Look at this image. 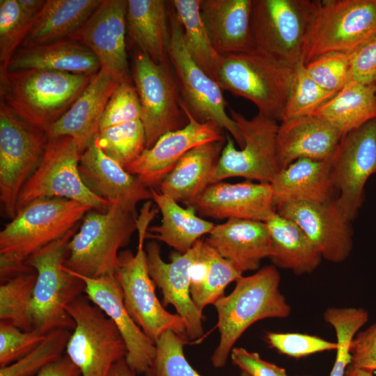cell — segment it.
Instances as JSON below:
<instances>
[{
  "mask_svg": "<svg viewBox=\"0 0 376 376\" xmlns=\"http://www.w3.org/2000/svg\"><path fill=\"white\" fill-rule=\"evenodd\" d=\"M36 281L34 269L1 283L0 320L22 331L33 330L31 304Z\"/></svg>",
  "mask_w": 376,
  "mask_h": 376,
  "instance_id": "cell-37",
  "label": "cell"
},
{
  "mask_svg": "<svg viewBox=\"0 0 376 376\" xmlns=\"http://www.w3.org/2000/svg\"><path fill=\"white\" fill-rule=\"evenodd\" d=\"M201 251L207 260V268L203 281L190 288L191 299L196 308L203 313L208 304H214L224 295L229 283L242 276L228 260L221 257L214 249L203 241Z\"/></svg>",
  "mask_w": 376,
  "mask_h": 376,
  "instance_id": "cell-39",
  "label": "cell"
},
{
  "mask_svg": "<svg viewBox=\"0 0 376 376\" xmlns=\"http://www.w3.org/2000/svg\"><path fill=\"white\" fill-rule=\"evenodd\" d=\"M66 311L75 323L66 354L81 376H109L113 366L127 354L116 325L86 296L73 300L66 306Z\"/></svg>",
  "mask_w": 376,
  "mask_h": 376,
  "instance_id": "cell-12",
  "label": "cell"
},
{
  "mask_svg": "<svg viewBox=\"0 0 376 376\" xmlns=\"http://www.w3.org/2000/svg\"><path fill=\"white\" fill-rule=\"evenodd\" d=\"M204 241L242 273L258 269L272 250L266 223L250 219H230L215 224Z\"/></svg>",
  "mask_w": 376,
  "mask_h": 376,
  "instance_id": "cell-24",
  "label": "cell"
},
{
  "mask_svg": "<svg viewBox=\"0 0 376 376\" xmlns=\"http://www.w3.org/2000/svg\"><path fill=\"white\" fill-rule=\"evenodd\" d=\"M34 330L22 331L11 323L0 322V366L19 360L36 348L45 338Z\"/></svg>",
  "mask_w": 376,
  "mask_h": 376,
  "instance_id": "cell-47",
  "label": "cell"
},
{
  "mask_svg": "<svg viewBox=\"0 0 376 376\" xmlns=\"http://www.w3.org/2000/svg\"><path fill=\"white\" fill-rule=\"evenodd\" d=\"M306 376H311V375H306Z\"/></svg>",
  "mask_w": 376,
  "mask_h": 376,
  "instance_id": "cell-58",
  "label": "cell"
},
{
  "mask_svg": "<svg viewBox=\"0 0 376 376\" xmlns=\"http://www.w3.org/2000/svg\"><path fill=\"white\" fill-rule=\"evenodd\" d=\"M305 68L310 77L320 86L338 93L348 81L350 54L339 52L326 53L305 65Z\"/></svg>",
  "mask_w": 376,
  "mask_h": 376,
  "instance_id": "cell-44",
  "label": "cell"
},
{
  "mask_svg": "<svg viewBox=\"0 0 376 376\" xmlns=\"http://www.w3.org/2000/svg\"><path fill=\"white\" fill-rule=\"evenodd\" d=\"M229 115L240 130L244 146L237 150L233 138L226 134L212 184L234 177L270 184L280 171L276 143L277 121L259 113L248 119L233 109H229Z\"/></svg>",
  "mask_w": 376,
  "mask_h": 376,
  "instance_id": "cell-14",
  "label": "cell"
},
{
  "mask_svg": "<svg viewBox=\"0 0 376 376\" xmlns=\"http://www.w3.org/2000/svg\"><path fill=\"white\" fill-rule=\"evenodd\" d=\"M265 339L279 352L297 359L318 352L336 350L338 347L336 342L300 333L268 332Z\"/></svg>",
  "mask_w": 376,
  "mask_h": 376,
  "instance_id": "cell-46",
  "label": "cell"
},
{
  "mask_svg": "<svg viewBox=\"0 0 376 376\" xmlns=\"http://www.w3.org/2000/svg\"><path fill=\"white\" fill-rule=\"evenodd\" d=\"M153 216L146 212L137 217V251L120 252L119 265L114 272L122 291L125 306L139 327L155 343L166 331L172 330L186 336L184 320L171 313L159 302L147 264L144 241Z\"/></svg>",
  "mask_w": 376,
  "mask_h": 376,
  "instance_id": "cell-7",
  "label": "cell"
},
{
  "mask_svg": "<svg viewBox=\"0 0 376 376\" xmlns=\"http://www.w3.org/2000/svg\"><path fill=\"white\" fill-rule=\"evenodd\" d=\"M313 116L327 122L343 137L376 118L375 84L347 81Z\"/></svg>",
  "mask_w": 376,
  "mask_h": 376,
  "instance_id": "cell-35",
  "label": "cell"
},
{
  "mask_svg": "<svg viewBox=\"0 0 376 376\" xmlns=\"http://www.w3.org/2000/svg\"><path fill=\"white\" fill-rule=\"evenodd\" d=\"M341 139L335 128L315 116L281 121L276 143L280 170L299 159L324 160L331 157Z\"/></svg>",
  "mask_w": 376,
  "mask_h": 376,
  "instance_id": "cell-25",
  "label": "cell"
},
{
  "mask_svg": "<svg viewBox=\"0 0 376 376\" xmlns=\"http://www.w3.org/2000/svg\"><path fill=\"white\" fill-rule=\"evenodd\" d=\"M137 216L117 204L104 212L91 210L70 239L65 266L82 276L97 278L114 274L119 249L136 230Z\"/></svg>",
  "mask_w": 376,
  "mask_h": 376,
  "instance_id": "cell-5",
  "label": "cell"
},
{
  "mask_svg": "<svg viewBox=\"0 0 376 376\" xmlns=\"http://www.w3.org/2000/svg\"><path fill=\"white\" fill-rule=\"evenodd\" d=\"M70 330L56 329L46 334L45 339L26 356L5 367L0 376H36L46 366L63 356Z\"/></svg>",
  "mask_w": 376,
  "mask_h": 376,
  "instance_id": "cell-40",
  "label": "cell"
},
{
  "mask_svg": "<svg viewBox=\"0 0 376 376\" xmlns=\"http://www.w3.org/2000/svg\"><path fill=\"white\" fill-rule=\"evenodd\" d=\"M230 358L234 365L249 376H288L284 368L263 360L257 352L233 347Z\"/></svg>",
  "mask_w": 376,
  "mask_h": 376,
  "instance_id": "cell-50",
  "label": "cell"
},
{
  "mask_svg": "<svg viewBox=\"0 0 376 376\" xmlns=\"http://www.w3.org/2000/svg\"><path fill=\"white\" fill-rule=\"evenodd\" d=\"M373 373L350 363L347 366L344 376H374Z\"/></svg>",
  "mask_w": 376,
  "mask_h": 376,
  "instance_id": "cell-55",
  "label": "cell"
},
{
  "mask_svg": "<svg viewBox=\"0 0 376 376\" xmlns=\"http://www.w3.org/2000/svg\"><path fill=\"white\" fill-rule=\"evenodd\" d=\"M375 87H376V83H375Z\"/></svg>",
  "mask_w": 376,
  "mask_h": 376,
  "instance_id": "cell-59",
  "label": "cell"
},
{
  "mask_svg": "<svg viewBox=\"0 0 376 376\" xmlns=\"http://www.w3.org/2000/svg\"><path fill=\"white\" fill-rule=\"evenodd\" d=\"M188 122L183 127L162 135L150 148H146L127 171L148 188H156L178 161L191 149L211 141L226 139L222 128L213 121L200 122L188 111L180 99Z\"/></svg>",
  "mask_w": 376,
  "mask_h": 376,
  "instance_id": "cell-18",
  "label": "cell"
},
{
  "mask_svg": "<svg viewBox=\"0 0 376 376\" xmlns=\"http://www.w3.org/2000/svg\"><path fill=\"white\" fill-rule=\"evenodd\" d=\"M102 0H47L20 47H31L70 38Z\"/></svg>",
  "mask_w": 376,
  "mask_h": 376,
  "instance_id": "cell-33",
  "label": "cell"
},
{
  "mask_svg": "<svg viewBox=\"0 0 376 376\" xmlns=\"http://www.w3.org/2000/svg\"><path fill=\"white\" fill-rule=\"evenodd\" d=\"M126 22L134 48L156 63H170L168 1L127 0Z\"/></svg>",
  "mask_w": 376,
  "mask_h": 376,
  "instance_id": "cell-31",
  "label": "cell"
},
{
  "mask_svg": "<svg viewBox=\"0 0 376 376\" xmlns=\"http://www.w3.org/2000/svg\"><path fill=\"white\" fill-rule=\"evenodd\" d=\"M336 93L316 84L308 75L304 63H300L295 68L293 84L281 121L313 116L318 109Z\"/></svg>",
  "mask_w": 376,
  "mask_h": 376,
  "instance_id": "cell-42",
  "label": "cell"
},
{
  "mask_svg": "<svg viewBox=\"0 0 376 376\" xmlns=\"http://www.w3.org/2000/svg\"><path fill=\"white\" fill-rule=\"evenodd\" d=\"M68 270L85 283V294L114 323L127 349L125 360L136 374H146L153 364L156 346L127 312L114 274L91 278Z\"/></svg>",
  "mask_w": 376,
  "mask_h": 376,
  "instance_id": "cell-20",
  "label": "cell"
},
{
  "mask_svg": "<svg viewBox=\"0 0 376 376\" xmlns=\"http://www.w3.org/2000/svg\"><path fill=\"white\" fill-rule=\"evenodd\" d=\"M276 267L265 266L255 274L242 276L233 292L217 301L219 342L211 361L214 368L227 362L233 345L253 324L266 318H285L291 308L280 291Z\"/></svg>",
  "mask_w": 376,
  "mask_h": 376,
  "instance_id": "cell-2",
  "label": "cell"
},
{
  "mask_svg": "<svg viewBox=\"0 0 376 376\" xmlns=\"http://www.w3.org/2000/svg\"><path fill=\"white\" fill-rule=\"evenodd\" d=\"M251 6L252 0H201L203 19L220 55L253 51Z\"/></svg>",
  "mask_w": 376,
  "mask_h": 376,
  "instance_id": "cell-28",
  "label": "cell"
},
{
  "mask_svg": "<svg viewBox=\"0 0 376 376\" xmlns=\"http://www.w3.org/2000/svg\"><path fill=\"white\" fill-rule=\"evenodd\" d=\"M35 19L28 18L22 13L17 0L0 1V78L7 74L11 58L21 47Z\"/></svg>",
  "mask_w": 376,
  "mask_h": 376,
  "instance_id": "cell-41",
  "label": "cell"
},
{
  "mask_svg": "<svg viewBox=\"0 0 376 376\" xmlns=\"http://www.w3.org/2000/svg\"><path fill=\"white\" fill-rule=\"evenodd\" d=\"M168 6L171 36L169 58L182 102L197 120L214 122L228 132L240 148H242L243 136L237 123L226 113L227 103L223 90L192 57L171 1H168Z\"/></svg>",
  "mask_w": 376,
  "mask_h": 376,
  "instance_id": "cell-9",
  "label": "cell"
},
{
  "mask_svg": "<svg viewBox=\"0 0 376 376\" xmlns=\"http://www.w3.org/2000/svg\"><path fill=\"white\" fill-rule=\"evenodd\" d=\"M303 62L350 52L376 33V0H314Z\"/></svg>",
  "mask_w": 376,
  "mask_h": 376,
  "instance_id": "cell-11",
  "label": "cell"
},
{
  "mask_svg": "<svg viewBox=\"0 0 376 376\" xmlns=\"http://www.w3.org/2000/svg\"><path fill=\"white\" fill-rule=\"evenodd\" d=\"M314 6V0H252L253 51L295 68L303 62Z\"/></svg>",
  "mask_w": 376,
  "mask_h": 376,
  "instance_id": "cell-8",
  "label": "cell"
},
{
  "mask_svg": "<svg viewBox=\"0 0 376 376\" xmlns=\"http://www.w3.org/2000/svg\"><path fill=\"white\" fill-rule=\"evenodd\" d=\"M350 363V358L347 353L338 352L329 376H344L345 369Z\"/></svg>",
  "mask_w": 376,
  "mask_h": 376,
  "instance_id": "cell-53",
  "label": "cell"
},
{
  "mask_svg": "<svg viewBox=\"0 0 376 376\" xmlns=\"http://www.w3.org/2000/svg\"><path fill=\"white\" fill-rule=\"evenodd\" d=\"M136 374L123 359L113 366L109 376H136Z\"/></svg>",
  "mask_w": 376,
  "mask_h": 376,
  "instance_id": "cell-54",
  "label": "cell"
},
{
  "mask_svg": "<svg viewBox=\"0 0 376 376\" xmlns=\"http://www.w3.org/2000/svg\"><path fill=\"white\" fill-rule=\"evenodd\" d=\"M226 139L189 150L158 185V191L188 205L211 184Z\"/></svg>",
  "mask_w": 376,
  "mask_h": 376,
  "instance_id": "cell-30",
  "label": "cell"
},
{
  "mask_svg": "<svg viewBox=\"0 0 376 376\" xmlns=\"http://www.w3.org/2000/svg\"><path fill=\"white\" fill-rule=\"evenodd\" d=\"M79 171L94 194L136 215L138 203L152 199L150 188L105 154L93 140L81 155Z\"/></svg>",
  "mask_w": 376,
  "mask_h": 376,
  "instance_id": "cell-23",
  "label": "cell"
},
{
  "mask_svg": "<svg viewBox=\"0 0 376 376\" xmlns=\"http://www.w3.org/2000/svg\"><path fill=\"white\" fill-rule=\"evenodd\" d=\"M188 205L201 217L267 222L276 212L269 183H213Z\"/></svg>",
  "mask_w": 376,
  "mask_h": 376,
  "instance_id": "cell-22",
  "label": "cell"
},
{
  "mask_svg": "<svg viewBox=\"0 0 376 376\" xmlns=\"http://www.w3.org/2000/svg\"><path fill=\"white\" fill-rule=\"evenodd\" d=\"M334 201L326 203H283L276 208V212L297 224L322 258L341 263L352 251V230L351 221L343 215Z\"/></svg>",
  "mask_w": 376,
  "mask_h": 376,
  "instance_id": "cell-21",
  "label": "cell"
},
{
  "mask_svg": "<svg viewBox=\"0 0 376 376\" xmlns=\"http://www.w3.org/2000/svg\"><path fill=\"white\" fill-rule=\"evenodd\" d=\"M141 104L135 86L120 84L105 107L99 129L141 120Z\"/></svg>",
  "mask_w": 376,
  "mask_h": 376,
  "instance_id": "cell-45",
  "label": "cell"
},
{
  "mask_svg": "<svg viewBox=\"0 0 376 376\" xmlns=\"http://www.w3.org/2000/svg\"><path fill=\"white\" fill-rule=\"evenodd\" d=\"M108 156L125 169L146 149V136L141 120L98 130L93 139Z\"/></svg>",
  "mask_w": 376,
  "mask_h": 376,
  "instance_id": "cell-38",
  "label": "cell"
},
{
  "mask_svg": "<svg viewBox=\"0 0 376 376\" xmlns=\"http://www.w3.org/2000/svg\"><path fill=\"white\" fill-rule=\"evenodd\" d=\"M171 3L182 24L190 54L205 73L216 81L221 55L215 50L203 19L201 0H173Z\"/></svg>",
  "mask_w": 376,
  "mask_h": 376,
  "instance_id": "cell-36",
  "label": "cell"
},
{
  "mask_svg": "<svg viewBox=\"0 0 376 376\" xmlns=\"http://www.w3.org/2000/svg\"><path fill=\"white\" fill-rule=\"evenodd\" d=\"M127 0H102L81 28L70 38L90 49L100 70L118 84L133 81L126 52Z\"/></svg>",
  "mask_w": 376,
  "mask_h": 376,
  "instance_id": "cell-17",
  "label": "cell"
},
{
  "mask_svg": "<svg viewBox=\"0 0 376 376\" xmlns=\"http://www.w3.org/2000/svg\"><path fill=\"white\" fill-rule=\"evenodd\" d=\"M265 223L272 239L269 258L275 267L302 275L320 265L321 253L297 224L276 212Z\"/></svg>",
  "mask_w": 376,
  "mask_h": 376,
  "instance_id": "cell-34",
  "label": "cell"
},
{
  "mask_svg": "<svg viewBox=\"0 0 376 376\" xmlns=\"http://www.w3.org/2000/svg\"><path fill=\"white\" fill-rule=\"evenodd\" d=\"M240 376H249V375L245 373L244 372H242Z\"/></svg>",
  "mask_w": 376,
  "mask_h": 376,
  "instance_id": "cell-56",
  "label": "cell"
},
{
  "mask_svg": "<svg viewBox=\"0 0 376 376\" xmlns=\"http://www.w3.org/2000/svg\"><path fill=\"white\" fill-rule=\"evenodd\" d=\"M350 353L351 364L372 372L376 370V322L355 335Z\"/></svg>",
  "mask_w": 376,
  "mask_h": 376,
  "instance_id": "cell-49",
  "label": "cell"
},
{
  "mask_svg": "<svg viewBox=\"0 0 376 376\" xmlns=\"http://www.w3.org/2000/svg\"><path fill=\"white\" fill-rule=\"evenodd\" d=\"M150 189L152 199L162 213V220L161 224L149 228L146 238L149 237L163 242L177 252L184 253L214 227V223L197 216L192 206L182 207L155 188Z\"/></svg>",
  "mask_w": 376,
  "mask_h": 376,
  "instance_id": "cell-32",
  "label": "cell"
},
{
  "mask_svg": "<svg viewBox=\"0 0 376 376\" xmlns=\"http://www.w3.org/2000/svg\"><path fill=\"white\" fill-rule=\"evenodd\" d=\"M49 136L0 101V201L4 216L17 214L19 194L38 167Z\"/></svg>",
  "mask_w": 376,
  "mask_h": 376,
  "instance_id": "cell-10",
  "label": "cell"
},
{
  "mask_svg": "<svg viewBox=\"0 0 376 376\" xmlns=\"http://www.w3.org/2000/svg\"><path fill=\"white\" fill-rule=\"evenodd\" d=\"M100 64L92 51L70 38L31 47H19L11 58L7 72L31 69L95 75Z\"/></svg>",
  "mask_w": 376,
  "mask_h": 376,
  "instance_id": "cell-29",
  "label": "cell"
},
{
  "mask_svg": "<svg viewBox=\"0 0 376 376\" xmlns=\"http://www.w3.org/2000/svg\"><path fill=\"white\" fill-rule=\"evenodd\" d=\"M36 376H81V374L78 367L65 354L46 366Z\"/></svg>",
  "mask_w": 376,
  "mask_h": 376,
  "instance_id": "cell-51",
  "label": "cell"
},
{
  "mask_svg": "<svg viewBox=\"0 0 376 376\" xmlns=\"http://www.w3.org/2000/svg\"><path fill=\"white\" fill-rule=\"evenodd\" d=\"M47 0H17L22 13L29 19H35L42 10Z\"/></svg>",
  "mask_w": 376,
  "mask_h": 376,
  "instance_id": "cell-52",
  "label": "cell"
},
{
  "mask_svg": "<svg viewBox=\"0 0 376 376\" xmlns=\"http://www.w3.org/2000/svg\"><path fill=\"white\" fill-rule=\"evenodd\" d=\"M295 68L256 52L221 55L216 81L222 90L253 102L258 113L281 121Z\"/></svg>",
  "mask_w": 376,
  "mask_h": 376,
  "instance_id": "cell-6",
  "label": "cell"
},
{
  "mask_svg": "<svg viewBox=\"0 0 376 376\" xmlns=\"http://www.w3.org/2000/svg\"><path fill=\"white\" fill-rule=\"evenodd\" d=\"M348 81L363 84L376 83V33L349 52Z\"/></svg>",
  "mask_w": 376,
  "mask_h": 376,
  "instance_id": "cell-48",
  "label": "cell"
},
{
  "mask_svg": "<svg viewBox=\"0 0 376 376\" xmlns=\"http://www.w3.org/2000/svg\"><path fill=\"white\" fill-rule=\"evenodd\" d=\"M88 205L63 198H40L20 209L0 232L1 283L33 269L25 261L77 228Z\"/></svg>",
  "mask_w": 376,
  "mask_h": 376,
  "instance_id": "cell-1",
  "label": "cell"
},
{
  "mask_svg": "<svg viewBox=\"0 0 376 376\" xmlns=\"http://www.w3.org/2000/svg\"><path fill=\"white\" fill-rule=\"evenodd\" d=\"M77 229L42 248L25 261L36 272L31 304L33 330L43 335L56 329L72 331L75 326L66 306L85 292V283L64 263L68 256V243Z\"/></svg>",
  "mask_w": 376,
  "mask_h": 376,
  "instance_id": "cell-4",
  "label": "cell"
},
{
  "mask_svg": "<svg viewBox=\"0 0 376 376\" xmlns=\"http://www.w3.org/2000/svg\"><path fill=\"white\" fill-rule=\"evenodd\" d=\"M94 75L31 69L0 78V101L44 130L60 119Z\"/></svg>",
  "mask_w": 376,
  "mask_h": 376,
  "instance_id": "cell-3",
  "label": "cell"
},
{
  "mask_svg": "<svg viewBox=\"0 0 376 376\" xmlns=\"http://www.w3.org/2000/svg\"><path fill=\"white\" fill-rule=\"evenodd\" d=\"M146 376H150V375H149L148 373H146Z\"/></svg>",
  "mask_w": 376,
  "mask_h": 376,
  "instance_id": "cell-57",
  "label": "cell"
},
{
  "mask_svg": "<svg viewBox=\"0 0 376 376\" xmlns=\"http://www.w3.org/2000/svg\"><path fill=\"white\" fill-rule=\"evenodd\" d=\"M185 338L172 330L164 333L155 343L156 354L150 376H203L188 362L184 354Z\"/></svg>",
  "mask_w": 376,
  "mask_h": 376,
  "instance_id": "cell-43",
  "label": "cell"
},
{
  "mask_svg": "<svg viewBox=\"0 0 376 376\" xmlns=\"http://www.w3.org/2000/svg\"><path fill=\"white\" fill-rule=\"evenodd\" d=\"M376 173V118L342 137L331 156L333 183L339 194L335 203L349 221L361 207L364 187Z\"/></svg>",
  "mask_w": 376,
  "mask_h": 376,
  "instance_id": "cell-16",
  "label": "cell"
},
{
  "mask_svg": "<svg viewBox=\"0 0 376 376\" xmlns=\"http://www.w3.org/2000/svg\"><path fill=\"white\" fill-rule=\"evenodd\" d=\"M119 84L100 70L64 115L45 130L49 138L70 136L82 154L98 131L107 102Z\"/></svg>",
  "mask_w": 376,
  "mask_h": 376,
  "instance_id": "cell-26",
  "label": "cell"
},
{
  "mask_svg": "<svg viewBox=\"0 0 376 376\" xmlns=\"http://www.w3.org/2000/svg\"><path fill=\"white\" fill-rule=\"evenodd\" d=\"M171 63H156L134 48L132 78L141 104V120L150 148L164 134L183 127L188 119Z\"/></svg>",
  "mask_w": 376,
  "mask_h": 376,
  "instance_id": "cell-15",
  "label": "cell"
},
{
  "mask_svg": "<svg viewBox=\"0 0 376 376\" xmlns=\"http://www.w3.org/2000/svg\"><path fill=\"white\" fill-rule=\"evenodd\" d=\"M275 209L288 203H326L336 200L331 157L324 160L299 159L280 170L270 183Z\"/></svg>",
  "mask_w": 376,
  "mask_h": 376,
  "instance_id": "cell-27",
  "label": "cell"
},
{
  "mask_svg": "<svg viewBox=\"0 0 376 376\" xmlns=\"http://www.w3.org/2000/svg\"><path fill=\"white\" fill-rule=\"evenodd\" d=\"M203 240H199L184 253H173L170 263L164 261L160 248L155 241L146 245L149 274L163 295L162 304H171L184 320L186 336L191 340L200 338L203 334L201 313L195 306L190 293V272L198 259Z\"/></svg>",
  "mask_w": 376,
  "mask_h": 376,
  "instance_id": "cell-19",
  "label": "cell"
},
{
  "mask_svg": "<svg viewBox=\"0 0 376 376\" xmlns=\"http://www.w3.org/2000/svg\"><path fill=\"white\" fill-rule=\"evenodd\" d=\"M81 155L72 137L49 139L41 162L19 194L17 212L33 200L52 197L75 201L98 212H106L110 203L94 194L81 179Z\"/></svg>",
  "mask_w": 376,
  "mask_h": 376,
  "instance_id": "cell-13",
  "label": "cell"
}]
</instances>
